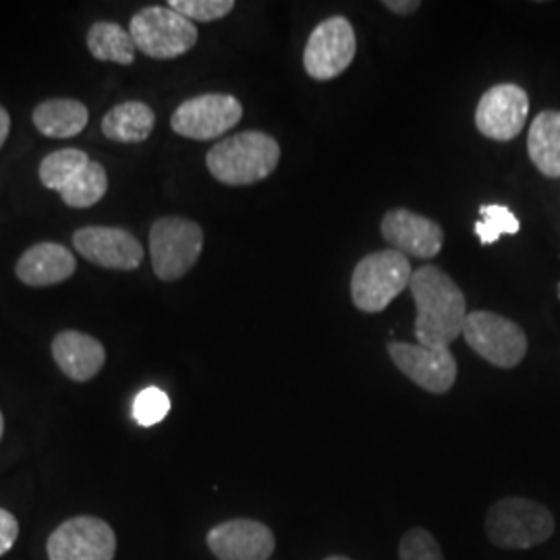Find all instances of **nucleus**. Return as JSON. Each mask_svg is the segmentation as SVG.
<instances>
[{"label": "nucleus", "instance_id": "1", "mask_svg": "<svg viewBox=\"0 0 560 560\" xmlns=\"http://www.w3.org/2000/svg\"><path fill=\"white\" fill-rule=\"evenodd\" d=\"M416 301V339L423 347L448 349L463 335L467 301L459 284L439 266H421L409 282Z\"/></svg>", "mask_w": 560, "mask_h": 560}, {"label": "nucleus", "instance_id": "2", "mask_svg": "<svg viewBox=\"0 0 560 560\" xmlns=\"http://www.w3.org/2000/svg\"><path fill=\"white\" fill-rule=\"evenodd\" d=\"M280 161L279 141L264 131H241L210 148L206 166L219 183L231 187L268 179Z\"/></svg>", "mask_w": 560, "mask_h": 560}, {"label": "nucleus", "instance_id": "3", "mask_svg": "<svg viewBox=\"0 0 560 560\" xmlns=\"http://www.w3.org/2000/svg\"><path fill=\"white\" fill-rule=\"evenodd\" d=\"M483 525L488 540L506 550H527L541 546L552 538L557 529L555 515L548 506L520 497L494 502Z\"/></svg>", "mask_w": 560, "mask_h": 560}, {"label": "nucleus", "instance_id": "4", "mask_svg": "<svg viewBox=\"0 0 560 560\" xmlns=\"http://www.w3.org/2000/svg\"><path fill=\"white\" fill-rule=\"evenodd\" d=\"M413 277L409 258L397 249H382L361 258L351 277V298L365 314L384 312L399 298Z\"/></svg>", "mask_w": 560, "mask_h": 560}, {"label": "nucleus", "instance_id": "5", "mask_svg": "<svg viewBox=\"0 0 560 560\" xmlns=\"http://www.w3.org/2000/svg\"><path fill=\"white\" fill-rule=\"evenodd\" d=\"M129 34L138 50L156 60L177 59L198 42L196 23L185 20L168 4L138 11L129 23Z\"/></svg>", "mask_w": 560, "mask_h": 560}, {"label": "nucleus", "instance_id": "6", "mask_svg": "<svg viewBox=\"0 0 560 560\" xmlns=\"http://www.w3.org/2000/svg\"><path fill=\"white\" fill-rule=\"evenodd\" d=\"M201 249L203 231L198 222L166 217L150 229L152 268L164 282L183 279L200 260Z\"/></svg>", "mask_w": 560, "mask_h": 560}, {"label": "nucleus", "instance_id": "7", "mask_svg": "<svg viewBox=\"0 0 560 560\" xmlns=\"http://www.w3.org/2000/svg\"><path fill=\"white\" fill-rule=\"evenodd\" d=\"M463 339L481 360L511 370L517 368L527 353V337L520 324L494 312H471L463 324Z\"/></svg>", "mask_w": 560, "mask_h": 560}, {"label": "nucleus", "instance_id": "8", "mask_svg": "<svg viewBox=\"0 0 560 560\" xmlns=\"http://www.w3.org/2000/svg\"><path fill=\"white\" fill-rule=\"evenodd\" d=\"M358 52L355 30L345 18H328L310 34L303 50V67L316 81H330L342 75Z\"/></svg>", "mask_w": 560, "mask_h": 560}, {"label": "nucleus", "instance_id": "9", "mask_svg": "<svg viewBox=\"0 0 560 560\" xmlns=\"http://www.w3.org/2000/svg\"><path fill=\"white\" fill-rule=\"evenodd\" d=\"M243 117L241 102L231 94H201L180 102L171 117L173 131L187 140H219Z\"/></svg>", "mask_w": 560, "mask_h": 560}, {"label": "nucleus", "instance_id": "10", "mask_svg": "<svg viewBox=\"0 0 560 560\" xmlns=\"http://www.w3.org/2000/svg\"><path fill=\"white\" fill-rule=\"evenodd\" d=\"M48 560H113L117 536L106 521L81 515L60 523L46 541Z\"/></svg>", "mask_w": 560, "mask_h": 560}, {"label": "nucleus", "instance_id": "11", "mask_svg": "<svg viewBox=\"0 0 560 560\" xmlns=\"http://www.w3.org/2000/svg\"><path fill=\"white\" fill-rule=\"evenodd\" d=\"M388 355L399 368L400 374H405L425 393L444 395L457 382V361L448 349L395 340L388 342Z\"/></svg>", "mask_w": 560, "mask_h": 560}, {"label": "nucleus", "instance_id": "12", "mask_svg": "<svg viewBox=\"0 0 560 560\" xmlns=\"http://www.w3.org/2000/svg\"><path fill=\"white\" fill-rule=\"evenodd\" d=\"M529 115L527 92L515 83H499L483 92L476 108V127L483 138L515 140Z\"/></svg>", "mask_w": 560, "mask_h": 560}, {"label": "nucleus", "instance_id": "13", "mask_svg": "<svg viewBox=\"0 0 560 560\" xmlns=\"http://www.w3.org/2000/svg\"><path fill=\"white\" fill-rule=\"evenodd\" d=\"M73 247L81 258L108 270H136L143 261L138 237L119 226H83L73 235Z\"/></svg>", "mask_w": 560, "mask_h": 560}, {"label": "nucleus", "instance_id": "14", "mask_svg": "<svg viewBox=\"0 0 560 560\" xmlns=\"http://www.w3.org/2000/svg\"><path fill=\"white\" fill-rule=\"evenodd\" d=\"M206 544L219 560H270L277 538L261 521L231 520L214 525Z\"/></svg>", "mask_w": 560, "mask_h": 560}, {"label": "nucleus", "instance_id": "15", "mask_svg": "<svg viewBox=\"0 0 560 560\" xmlns=\"http://www.w3.org/2000/svg\"><path fill=\"white\" fill-rule=\"evenodd\" d=\"M382 237L405 256L430 260L441 254L444 231L439 222L430 221L407 208H395L384 214Z\"/></svg>", "mask_w": 560, "mask_h": 560}, {"label": "nucleus", "instance_id": "16", "mask_svg": "<svg viewBox=\"0 0 560 560\" xmlns=\"http://www.w3.org/2000/svg\"><path fill=\"white\" fill-rule=\"evenodd\" d=\"M75 268L78 260L65 245L44 241L23 252L15 275L27 287H52L71 279Z\"/></svg>", "mask_w": 560, "mask_h": 560}, {"label": "nucleus", "instance_id": "17", "mask_svg": "<svg viewBox=\"0 0 560 560\" xmlns=\"http://www.w3.org/2000/svg\"><path fill=\"white\" fill-rule=\"evenodd\" d=\"M52 358L60 372L75 382L92 381L106 363L102 342L80 330H62L52 340Z\"/></svg>", "mask_w": 560, "mask_h": 560}, {"label": "nucleus", "instance_id": "18", "mask_svg": "<svg viewBox=\"0 0 560 560\" xmlns=\"http://www.w3.org/2000/svg\"><path fill=\"white\" fill-rule=\"evenodd\" d=\"M32 120L42 136L52 140H69L88 127L90 113L85 104L73 98H50L36 106Z\"/></svg>", "mask_w": 560, "mask_h": 560}, {"label": "nucleus", "instance_id": "19", "mask_svg": "<svg viewBox=\"0 0 560 560\" xmlns=\"http://www.w3.org/2000/svg\"><path fill=\"white\" fill-rule=\"evenodd\" d=\"M156 115L143 102L129 101L110 108L102 119L104 138L119 143H141L154 131Z\"/></svg>", "mask_w": 560, "mask_h": 560}, {"label": "nucleus", "instance_id": "20", "mask_svg": "<svg viewBox=\"0 0 560 560\" xmlns=\"http://www.w3.org/2000/svg\"><path fill=\"white\" fill-rule=\"evenodd\" d=\"M527 152L544 177L560 179V110H544L529 125Z\"/></svg>", "mask_w": 560, "mask_h": 560}, {"label": "nucleus", "instance_id": "21", "mask_svg": "<svg viewBox=\"0 0 560 560\" xmlns=\"http://www.w3.org/2000/svg\"><path fill=\"white\" fill-rule=\"evenodd\" d=\"M88 48L94 59L117 65H133L136 44L129 34L115 21H98L88 32Z\"/></svg>", "mask_w": 560, "mask_h": 560}, {"label": "nucleus", "instance_id": "22", "mask_svg": "<svg viewBox=\"0 0 560 560\" xmlns=\"http://www.w3.org/2000/svg\"><path fill=\"white\" fill-rule=\"evenodd\" d=\"M108 189V175L101 162L90 161L75 179L71 180L62 191L60 198L69 208H92L106 196Z\"/></svg>", "mask_w": 560, "mask_h": 560}, {"label": "nucleus", "instance_id": "23", "mask_svg": "<svg viewBox=\"0 0 560 560\" xmlns=\"http://www.w3.org/2000/svg\"><path fill=\"white\" fill-rule=\"evenodd\" d=\"M90 156L78 148H65L48 154L40 162V180L46 189L62 191L88 166Z\"/></svg>", "mask_w": 560, "mask_h": 560}, {"label": "nucleus", "instance_id": "24", "mask_svg": "<svg viewBox=\"0 0 560 560\" xmlns=\"http://www.w3.org/2000/svg\"><path fill=\"white\" fill-rule=\"evenodd\" d=\"M481 221L476 222V235L483 245H492L501 240L502 235H517L520 233V219L501 203L481 206Z\"/></svg>", "mask_w": 560, "mask_h": 560}, {"label": "nucleus", "instance_id": "25", "mask_svg": "<svg viewBox=\"0 0 560 560\" xmlns=\"http://www.w3.org/2000/svg\"><path fill=\"white\" fill-rule=\"evenodd\" d=\"M168 7L191 23H210L226 18L233 9V0H171Z\"/></svg>", "mask_w": 560, "mask_h": 560}, {"label": "nucleus", "instance_id": "26", "mask_svg": "<svg viewBox=\"0 0 560 560\" xmlns=\"http://www.w3.org/2000/svg\"><path fill=\"white\" fill-rule=\"evenodd\" d=\"M168 411H171V399L156 386L143 388L133 400V420L143 428H152L161 423L168 416Z\"/></svg>", "mask_w": 560, "mask_h": 560}, {"label": "nucleus", "instance_id": "27", "mask_svg": "<svg viewBox=\"0 0 560 560\" xmlns=\"http://www.w3.org/2000/svg\"><path fill=\"white\" fill-rule=\"evenodd\" d=\"M399 560H444L441 544L423 527H411L399 541Z\"/></svg>", "mask_w": 560, "mask_h": 560}, {"label": "nucleus", "instance_id": "28", "mask_svg": "<svg viewBox=\"0 0 560 560\" xmlns=\"http://www.w3.org/2000/svg\"><path fill=\"white\" fill-rule=\"evenodd\" d=\"M20 536V523L7 509H0V557L7 555Z\"/></svg>", "mask_w": 560, "mask_h": 560}, {"label": "nucleus", "instance_id": "29", "mask_svg": "<svg viewBox=\"0 0 560 560\" xmlns=\"http://www.w3.org/2000/svg\"><path fill=\"white\" fill-rule=\"evenodd\" d=\"M384 7L395 15H413L421 7L420 0H386Z\"/></svg>", "mask_w": 560, "mask_h": 560}, {"label": "nucleus", "instance_id": "30", "mask_svg": "<svg viewBox=\"0 0 560 560\" xmlns=\"http://www.w3.org/2000/svg\"><path fill=\"white\" fill-rule=\"evenodd\" d=\"M9 131H11V115L7 113L4 106H0V150H2L4 141L9 138Z\"/></svg>", "mask_w": 560, "mask_h": 560}, {"label": "nucleus", "instance_id": "31", "mask_svg": "<svg viewBox=\"0 0 560 560\" xmlns=\"http://www.w3.org/2000/svg\"><path fill=\"white\" fill-rule=\"evenodd\" d=\"M2 432H4V418H2V411H0V439H2Z\"/></svg>", "mask_w": 560, "mask_h": 560}, {"label": "nucleus", "instance_id": "32", "mask_svg": "<svg viewBox=\"0 0 560 560\" xmlns=\"http://www.w3.org/2000/svg\"><path fill=\"white\" fill-rule=\"evenodd\" d=\"M324 560H353V559H349V557H328V559H324Z\"/></svg>", "mask_w": 560, "mask_h": 560}]
</instances>
